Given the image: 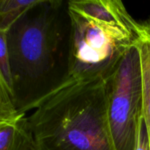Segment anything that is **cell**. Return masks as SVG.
<instances>
[{
    "label": "cell",
    "mask_w": 150,
    "mask_h": 150,
    "mask_svg": "<svg viewBox=\"0 0 150 150\" xmlns=\"http://www.w3.org/2000/svg\"><path fill=\"white\" fill-rule=\"evenodd\" d=\"M21 114L6 86L0 81V122L14 120Z\"/></svg>",
    "instance_id": "cell-10"
},
{
    "label": "cell",
    "mask_w": 150,
    "mask_h": 150,
    "mask_svg": "<svg viewBox=\"0 0 150 150\" xmlns=\"http://www.w3.org/2000/svg\"><path fill=\"white\" fill-rule=\"evenodd\" d=\"M67 7L92 18L111 23H117L139 30L142 23L136 21L119 0H73Z\"/></svg>",
    "instance_id": "cell-5"
},
{
    "label": "cell",
    "mask_w": 150,
    "mask_h": 150,
    "mask_svg": "<svg viewBox=\"0 0 150 150\" xmlns=\"http://www.w3.org/2000/svg\"><path fill=\"white\" fill-rule=\"evenodd\" d=\"M64 3L38 0L5 32L13 100L21 114L35 108L64 80L59 70L69 48L70 23Z\"/></svg>",
    "instance_id": "cell-1"
},
{
    "label": "cell",
    "mask_w": 150,
    "mask_h": 150,
    "mask_svg": "<svg viewBox=\"0 0 150 150\" xmlns=\"http://www.w3.org/2000/svg\"><path fill=\"white\" fill-rule=\"evenodd\" d=\"M28 118L36 150H115L106 80L64 79Z\"/></svg>",
    "instance_id": "cell-2"
},
{
    "label": "cell",
    "mask_w": 150,
    "mask_h": 150,
    "mask_svg": "<svg viewBox=\"0 0 150 150\" xmlns=\"http://www.w3.org/2000/svg\"><path fill=\"white\" fill-rule=\"evenodd\" d=\"M67 13L70 31L66 78L106 80L125 53L138 42L143 23L140 29L135 30L87 17L68 7Z\"/></svg>",
    "instance_id": "cell-3"
},
{
    "label": "cell",
    "mask_w": 150,
    "mask_h": 150,
    "mask_svg": "<svg viewBox=\"0 0 150 150\" xmlns=\"http://www.w3.org/2000/svg\"><path fill=\"white\" fill-rule=\"evenodd\" d=\"M38 0H1L0 32H6L25 12Z\"/></svg>",
    "instance_id": "cell-8"
},
{
    "label": "cell",
    "mask_w": 150,
    "mask_h": 150,
    "mask_svg": "<svg viewBox=\"0 0 150 150\" xmlns=\"http://www.w3.org/2000/svg\"><path fill=\"white\" fill-rule=\"evenodd\" d=\"M0 81L4 83L13 98V78L5 32H0Z\"/></svg>",
    "instance_id": "cell-9"
},
{
    "label": "cell",
    "mask_w": 150,
    "mask_h": 150,
    "mask_svg": "<svg viewBox=\"0 0 150 150\" xmlns=\"http://www.w3.org/2000/svg\"><path fill=\"white\" fill-rule=\"evenodd\" d=\"M142 70L143 116L150 138V19L143 23V30L138 41Z\"/></svg>",
    "instance_id": "cell-7"
},
{
    "label": "cell",
    "mask_w": 150,
    "mask_h": 150,
    "mask_svg": "<svg viewBox=\"0 0 150 150\" xmlns=\"http://www.w3.org/2000/svg\"><path fill=\"white\" fill-rule=\"evenodd\" d=\"M134 150H150V138L144 116L141 117L138 127L137 138Z\"/></svg>",
    "instance_id": "cell-11"
},
{
    "label": "cell",
    "mask_w": 150,
    "mask_h": 150,
    "mask_svg": "<svg viewBox=\"0 0 150 150\" xmlns=\"http://www.w3.org/2000/svg\"><path fill=\"white\" fill-rule=\"evenodd\" d=\"M0 150H36L29 120L21 114L10 121L0 122Z\"/></svg>",
    "instance_id": "cell-6"
},
{
    "label": "cell",
    "mask_w": 150,
    "mask_h": 150,
    "mask_svg": "<svg viewBox=\"0 0 150 150\" xmlns=\"http://www.w3.org/2000/svg\"><path fill=\"white\" fill-rule=\"evenodd\" d=\"M108 118L115 150H134L143 115V95L138 42L125 53L106 79Z\"/></svg>",
    "instance_id": "cell-4"
}]
</instances>
